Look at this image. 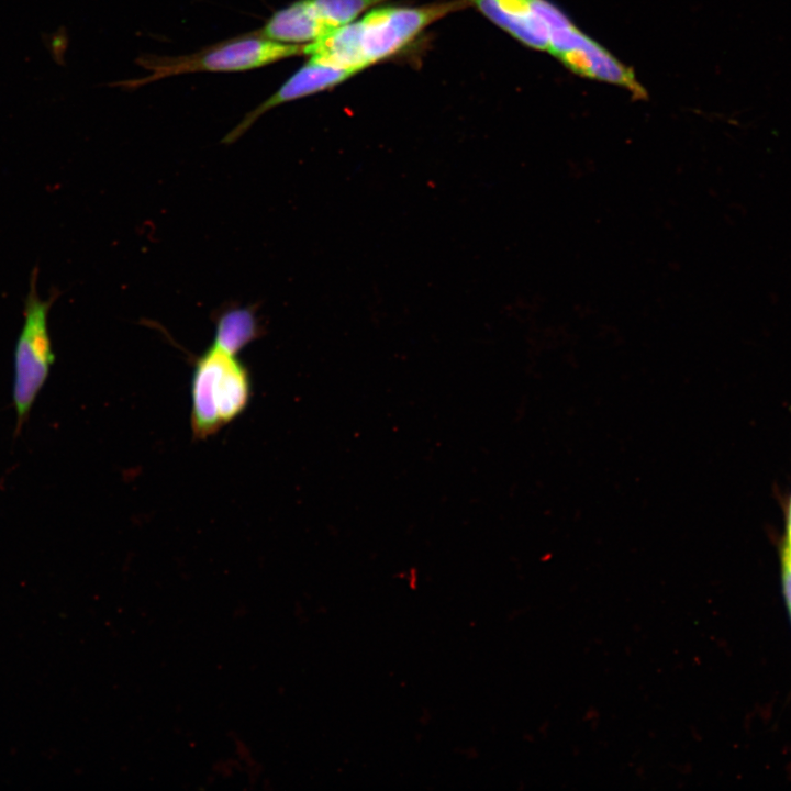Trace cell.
Listing matches in <instances>:
<instances>
[{
  "instance_id": "9",
  "label": "cell",
  "mask_w": 791,
  "mask_h": 791,
  "mask_svg": "<svg viewBox=\"0 0 791 791\" xmlns=\"http://www.w3.org/2000/svg\"><path fill=\"white\" fill-rule=\"evenodd\" d=\"M328 34L356 20L363 12L388 0H308Z\"/></svg>"
},
{
  "instance_id": "2",
  "label": "cell",
  "mask_w": 791,
  "mask_h": 791,
  "mask_svg": "<svg viewBox=\"0 0 791 791\" xmlns=\"http://www.w3.org/2000/svg\"><path fill=\"white\" fill-rule=\"evenodd\" d=\"M298 55H304L303 45L277 42L256 31L191 54L179 56L141 55L136 59V64L149 70V75L118 81L114 82V86L135 89L166 77L182 74L245 71Z\"/></svg>"
},
{
  "instance_id": "7",
  "label": "cell",
  "mask_w": 791,
  "mask_h": 791,
  "mask_svg": "<svg viewBox=\"0 0 791 791\" xmlns=\"http://www.w3.org/2000/svg\"><path fill=\"white\" fill-rule=\"evenodd\" d=\"M258 33L277 42L308 44L326 36L328 31L314 15L308 0H296L276 11Z\"/></svg>"
},
{
  "instance_id": "1",
  "label": "cell",
  "mask_w": 791,
  "mask_h": 791,
  "mask_svg": "<svg viewBox=\"0 0 791 791\" xmlns=\"http://www.w3.org/2000/svg\"><path fill=\"white\" fill-rule=\"evenodd\" d=\"M469 5L466 0L422 7H382L303 45L310 60L355 74L403 49L425 27Z\"/></svg>"
},
{
  "instance_id": "5",
  "label": "cell",
  "mask_w": 791,
  "mask_h": 791,
  "mask_svg": "<svg viewBox=\"0 0 791 791\" xmlns=\"http://www.w3.org/2000/svg\"><path fill=\"white\" fill-rule=\"evenodd\" d=\"M522 44L552 53L575 24L547 0H466Z\"/></svg>"
},
{
  "instance_id": "3",
  "label": "cell",
  "mask_w": 791,
  "mask_h": 791,
  "mask_svg": "<svg viewBox=\"0 0 791 791\" xmlns=\"http://www.w3.org/2000/svg\"><path fill=\"white\" fill-rule=\"evenodd\" d=\"M252 382L237 356L212 345L194 363L191 379V431L205 439L247 408Z\"/></svg>"
},
{
  "instance_id": "8",
  "label": "cell",
  "mask_w": 791,
  "mask_h": 791,
  "mask_svg": "<svg viewBox=\"0 0 791 791\" xmlns=\"http://www.w3.org/2000/svg\"><path fill=\"white\" fill-rule=\"evenodd\" d=\"M261 334V328L252 309L234 308L220 315L216 322L213 345L237 356L249 343Z\"/></svg>"
},
{
  "instance_id": "10",
  "label": "cell",
  "mask_w": 791,
  "mask_h": 791,
  "mask_svg": "<svg viewBox=\"0 0 791 791\" xmlns=\"http://www.w3.org/2000/svg\"><path fill=\"white\" fill-rule=\"evenodd\" d=\"M781 588L791 621V556L781 554Z\"/></svg>"
},
{
  "instance_id": "4",
  "label": "cell",
  "mask_w": 791,
  "mask_h": 791,
  "mask_svg": "<svg viewBox=\"0 0 791 791\" xmlns=\"http://www.w3.org/2000/svg\"><path fill=\"white\" fill-rule=\"evenodd\" d=\"M38 270L30 278L24 301L23 326L14 350L13 403L19 424L27 416L46 381L55 356L48 332V313L56 294L42 299L37 292Z\"/></svg>"
},
{
  "instance_id": "11",
  "label": "cell",
  "mask_w": 791,
  "mask_h": 791,
  "mask_svg": "<svg viewBox=\"0 0 791 791\" xmlns=\"http://www.w3.org/2000/svg\"><path fill=\"white\" fill-rule=\"evenodd\" d=\"M781 553L791 556V493L786 512V531Z\"/></svg>"
},
{
  "instance_id": "6",
  "label": "cell",
  "mask_w": 791,
  "mask_h": 791,
  "mask_svg": "<svg viewBox=\"0 0 791 791\" xmlns=\"http://www.w3.org/2000/svg\"><path fill=\"white\" fill-rule=\"evenodd\" d=\"M354 71L308 60L279 89L248 112L244 119L223 138V143L237 141L267 111L289 101L301 99L333 88L353 77Z\"/></svg>"
}]
</instances>
